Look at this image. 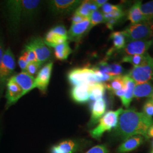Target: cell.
I'll return each instance as SVG.
<instances>
[{
	"instance_id": "cell-16",
	"label": "cell",
	"mask_w": 153,
	"mask_h": 153,
	"mask_svg": "<svg viewBox=\"0 0 153 153\" xmlns=\"http://www.w3.org/2000/svg\"><path fill=\"white\" fill-rule=\"evenodd\" d=\"M90 86L87 83L74 86L71 93L72 99L80 104L88 102L90 100Z\"/></svg>"
},
{
	"instance_id": "cell-28",
	"label": "cell",
	"mask_w": 153,
	"mask_h": 153,
	"mask_svg": "<svg viewBox=\"0 0 153 153\" xmlns=\"http://www.w3.org/2000/svg\"><path fill=\"white\" fill-rule=\"evenodd\" d=\"M141 10L147 22L153 19V1H150L141 5Z\"/></svg>"
},
{
	"instance_id": "cell-26",
	"label": "cell",
	"mask_w": 153,
	"mask_h": 153,
	"mask_svg": "<svg viewBox=\"0 0 153 153\" xmlns=\"http://www.w3.org/2000/svg\"><path fill=\"white\" fill-rule=\"evenodd\" d=\"M149 55L146 53L143 55H126L123 57L122 62L129 63L133 67H136L143 64L147 60Z\"/></svg>"
},
{
	"instance_id": "cell-48",
	"label": "cell",
	"mask_w": 153,
	"mask_h": 153,
	"mask_svg": "<svg viewBox=\"0 0 153 153\" xmlns=\"http://www.w3.org/2000/svg\"><path fill=\"white\" fill-rule=\"evenodd\" d=\"M150 22H151V23H152L153 25V19L152 20V21H150Z\"/></svg>"
},
{
	"instance_id": "cell-37",
	"label": "cell",
	"mask_w": 153,
	"mask_h": 153,
	"mask_svg": "<svg viewBox=\"0 0 153 153\" xmlns=\"http://www.w3.org/2000/svg\"><path fill=\"white\" fill-rule=\"evenodd\" d=\"M86 153H108V150L105 145H97L94 146Z\"/></svg>"
},
{
	"instance_id": "cell-45",
	"label": "cell",
	"mask_w": 153,
	"mask_h": 153,
	"mask_svg": "<svg viewBox=\"0 0 153 153\" xmlns=\"http://www.w3.org/2000/svg\"><path fill=\"white\" fill-rule=\"evenodd\" d=\"M149 99H150V100H153V91H152V94H151V95L150 96V97L149 98Z\"/></svg>"
},
{
	"instance_id": "cell-47",
	"label": "cell",
	"mask_w": 153,
	"mask_h": 153,
	"mask_svg": "<svg viewBox=\"0 0 153 153\" xmlns=\"http://www.w3.org/2000/svg\"><path fill=\"white\" fill-rule=\"evenodd\" d=\"M1 126H0V137H1Z\"/></svg>"
},
{
	"instance_id": "cell-49",
	"label": "cell",
	"mask_w": 153,
	"mask_h": 153,
	"mask_svg": "<svg viewBox=\"0 0 153 153\" xmlns=\"http://www.w3.org/2000/svg\"><path fill=\"white\" fill-rule=\"evenodd\" d=\"M153 153V151H152V153Z\"/></svg>"
},
{
	"instance_id": "cell-20",
	"label": "cell",
	"mask_w": 153,
	"mask_h": 153,
	"mask_svg": "<svg viewBox=\"0 0 153 153\" xmlns=\"http://www.w3.org/2000/svg\"><path fill=\"white\" fill-rule=\"evenodd\" d=\"M142 1H137L129 9L127 18L131 24H136L142 22H147L141 10Z\"/></svg>"
},
{
	"instance_id": "cell-17",
	"label": "cell",
	"mask_w": 153,
	"mask_h": 153,
	"mask_svg": "<svg viewBox=\"0 0 153 153\" xmlns=\"http://www.w3.org/2000/svg\"><path fill=\"white\" fill-rule=\"evenodd\" d=\"M106 108L107 103L104 99H99L93 103L91 107V117L89 125L94 126L99 123L105 114Z\"/></svg>"
},
{
	"instance_id": "cell-22",
	"label": "cell",
	"mask_w": 153,
	"mask_h": 153,
	"mask_svg": "<svg viewBox=\"0 0 153 153\" xmlns=\"http://www.w3.org/2000/svg\"><path fill=\"white\" fill-rule=\"evenodd\" d=\"M153 85L151 82L136 84L133 91V98H149L153 91Z\"/></svg>"
},
{
	"instance_id": "cell-11",
	"label": "cell",
	"mask_w": 153,
	"mask_h": 153,
	"mask_svg": "<svg viewBox=\"0 0 153 153\" xmlns=\"http://www.w3.org/2000/svg\"><path fill=\"white\" fill-rule=\"evenodd\" d=\"M53 65V62H49L39 71L35 79L33 88H38L42 93L46 91L49 85Z\"/></svg>"
},
{
	"instance_id": "cell-19",
	"label": "cell",
	"mask_w": 153,
	"mask_h": 153,
	"mask_svg": "<svg viewBox=\"0 0 153 153\" xmlns=\"http://www.w3.org/2000/svg\"><path fill=\"white\" fill-rule=\"evenodd\" d=\"M124 78L125 81L126 91L124 96L121 98V100L123 105L128 108L133 99L134 88L136 84L131 77L128 76V74L124 76Z\"/></svg>"
},
{
	"instance_id": "cell-12",
	"label": "cell",
	"mask_w": 153,
	"mask_h": 153,
	"mask_svg": "<svg viewBox=\"0 0 153 153\" xmlns=\"http://www.w3.org/2000/svg\"><path fill=\"white\" fill-rule=\"evenodd\" d=\"M91 29L89 19L79 23L73 24L68 31V39L71 42L78 43Z\"/></svg>"
},
{
	"instance_id": "cell-42",
	"label": "cell",
	"mask_w": 153,
	"mask_h": 153,
	"mask_svg": "<svg viewBox=\"0 0 153 153\" xmlns=\"http://www.w3.org/2000/svg\"><path fill=\"white\" fill-rule=\"evenodd\" d=\"M125 91H126V88H123L118 90L112 92V93H114L115 95H116L117 97H119L121 99L124 96V95L125 94Z\"/></svg>"
},
{
	"instance_id": "cell-33",
	"label": "cell",
	"mask_w": 153,
	"mask_h": 153,
	"mask_svg": "<svg viewBox=\"0 0 153 153\" xmlns=\"http://www.w3.org/2000/svg\"><path fill=\"white\" fill-rule=\"evenodd\" d=\"M103 15H104L105 22H106L107 21L110 20V19H112L120 20L121 19L125 16V13L121 9L120 10L114 11L111 13L107 14H103Z\"/></svg>"
},
{
	"instance_id": "cell-35",
	"label": "cell",
	"mask_w": 153,
	"mask_h": 153,
	"mask_svg": "<svg viewBox=\"0 0 153 153\" xmlns=\"http://www.w3.org/2000/svg\"><path fill=\"white\" fill-rule=\"evenodd\" d=\"M143 113L149 117L153 116V101L149 99L143 107Z\"/></svg>"
},
{
	"instance_id": "cell-41",
	"label": "cell",
	"mask_w": 153,
	"mask_h": 153,
	"mask_svg": "<svg viewBox=\"0 0 153 153\" xmlns=\"http://www.w3.org/2000/svg\"><path fill=\"white\" fill-rule=\"evenodd\" d=\"M5 49H4V44L2 42V40L0 39V65L1 64V62L2 60L3 56L5 52Z\"/></svg>"
},
{
	"instance_id": "cell-43",
	"label": "cell",
	"mask_w": 153,
	"mask_h": 153,
	"mask_svg": "<svg viewBox=\"0 0 153 153\" xmlns=\"http://www.w3.org/2000/svg\"><path fill=\"white\" fill-rule=\"evenodd\" d=\"M108 1L107 0H95L94 2L95 4L98 6V7H102V6L104 5L105 3H107Z\"/></svg>"
},
{
	"instance_id": "cell-25",
	"label": "cell",
	"mask_w": 153,
	"mask_h": 153,
	"mask_svg": "<svg viewBox=\"0 0 153 153\" xmlns=\"http://www.w3.org/2000/svg\"><path fill=\"white\" fill-rule=\"evenodd\" d=\"M105 86L104 83L98 82L90 86V99L96 101L103 98Z\"/></svg>"
},
{
	"instance_id": "cell-7",
	"label": "cell",
	"mask_w": 153,
	"mask_h": 153,
	"mask_svg": "<svg viewBox=\"0 0 153 153\" xmlns=\"http://www.w3.org/2000/svg\"><path fill=\"white\" fill-rule=\"evenodd\" d=\"M128 76L136 84L143 83L153 80V58L149 55L146 61L141 65L133 67Z\"/></svg>"
},
{
	"instance_id": "cell-8",
	"label": "cell",
	"mask_w": 153,
	"mask_h": 153,
	"mask_svg": "<svg viewBox=\"0 0 153 153\" xmlns=\"http://www.w3.org/2000/svg\"><path fill=\"white\" fill-rule=\"evenodd\" d=\"M32 49L36 56L37 60L43 65L53 57L52 51L44 42L43 39L38 36L31 39L25 45Z\"/></svg>"
},
{
	"instance_id": "cell-27",
	"label": "cell",
	"mask_w": 153,
	"mask_h": 153,
	"mask_svg": "<svg viewBox=\"0 0 153 153\" xmlns=\"http://www.w3.org/2000/svg\"><path fill=\"white\" fill-rule=\"evenodd\" d=\"M105 88L111 92H114L122 88H125V81L124 76H115L109 82L104 83Z\"/></svg>"
},
{
	"instance_id": "cell-4",
	"label": "cell",
	"mask_w": 153,
	"mask_h": 153,
	"mask_svg": "<svg viewBox=\"0 0 153 153\" xmlns=\"http://www.w3.org/2000/svg\"><path fill=\"white\" fill-rule=\"evenodd\" d=\"M126 42L133 40H146L152 37L153 25L150 22L131 24L123 31Z\"/></svg>"
},
{
	"instance_id": "cell-5",
	"label": "cell",
	"mask_w": 153,
	"mask_h": 153,
	"mask_svg": "<svg viewBox=\"0 0 153 153\" xmlns=\"http://www.w3.org/2000/svg\"><path fill=\"white\" fill-rule=\"evenodd\" d=\"M67 77L69 82L73 86L83 83L91 86L98 83L93 68L88 67L75 68L69 71Z\"/></svg>"
},
{
	"instance_id": "cell-15",
	"label": "cell",
	"mask_w": 153,
	"mask_h": 153,
	"mask_svg": "<svg viewBox=\"0 0 153 153\" xmlns=\"http://www.w3.org/2000/svg\"><path fill=\"white\" fill-rule=\"evenodd\" d=\"M11 78L21 88L24 95L33 89L35 78L27 72L22 71L16 75L13 76Z\"/></svg>"
},
{
	"instance_id": "cell-18",
	"label": "cell",
	"mask_w": 153,
	"mask_h": 153,
	"mask_svg": "<svg viewBox=\"0 0 153 153\" xmlns=\"http://www.w3.org/2000/svg\"><path fill=\"white\" fill-rule=\"evenodd\" d=\"M144 137L141 136H135L128 138L123 142L117 149L118 153H126L134 150L142 145Z\"/></svg>"
},
{
	"instance_id": "cell-9",
	"label": "cell",
	"mask_w": 153,
	"mask_h": 153,
	"mask_svg": "<svg viewBox=\"0 0 153 153\" xmlns=\"http://www.w3.org/2000/svg\"><path fill=\"white\" fill-rule=\"evenodd\" d=\"M78 0H53L49 1V9L56 15H67L72 11H76L81 4Z\"/></svg>"
},
{
	"instance_id": "cell-46",
	"label": "cell",
	"mask_w": 153,
	"mask_h": 153,
	"mask_svg": "<svg viewBox=\"0 0 153 153\" xmlns=\"http://www.w3.org/2000/svg\"><path fill=\"white\" fill-rule=\"evenodd\" d=\"M152 39H151V40H152V46H153V36H152Z\"/></svg>"
},
{
	"instance_id": "cell-2",
	"label": "cell",
	"mask_w": 153,
	"mask_h": 153,
	"mask_svg": "<svg viewBox=\"0 0 153 153\" xmlns=\"http://www.w3.org/2000/svg\"><path fill=\"white\" fill-rule=\"evenodd\" d=\"M43 1L38 0H10L6 7L11 27L16 28L21 23L31 21L36 16Z\"/></svg>"
},
{
	"instance_id": "cell-40",
	"label": "cell",
	"mask_w": 153,
	"mask_h": 153,
	"mask_svg": "<svg viewBox=\"0 0 153 153\" xmlns=\"http://www.w3.org/2000/svg\"><path fill=\"white\" fill-rule=\"evenodd\" d=\"M120 20L118 19H110L107 21L105 22L106 23V26L109 30H112L114 29V28L115 26L118 23V22H119Z\"/></svg>"
},
{
	"instance_id": "cell-31",
	"label": "cell",
	"mask_w": 153,
	"mask_h": 153,
	"mask_svg": "<svg viewBox=\"0 0 153 153\" xmlns=\"http://www.w3.org/2000/svg\"><path fill=\"white\" fill-rule=\"evenodd\" d=\"M109 75L111 76H120L125 71L124 68L119 63L109 64Z\"/></svg>"
},
{
	"instance_id": "cell-6",
	"label": "cell",
	"mask_w": 153,
	"mask_h": 153,
	"mask_svg": "<svg viewBox=\"0 0 153 153\" xmlns=\"http://www.w3.org/2000/svg\"><path fill=\"white\" fill-rule=\"evenodd\" d=\"M16 68V60L10 48L6 49L0 65V93L2 92L5 84L13 76Z\"/></svg>"
},
{
	"instance_id": "cell-36",
	"label": "cell",
	"mask_w": 153,
	"mask_h": 153,
	"mask_svg": "<svg viewBox=\"0 0 153 153\" xmlns=\"http://www.w3.org/2000/svg\"><path fill=\"white\" fill-rule=\"evenodd\" d=\"M22 52H23L27 58V61L28 64L31 62L33 61H36L37 60V58H36V56L35 55V52L33 51V50L30 48H29L28 47H25V48L23 50Z\"/></svg>"
},
{
	"instance_id": "cell-10",
	"label": "cell",
	"mask_w": 153,
	"mask_h": 153,
	"mask_svg": "<svg viewBox=\"0 0 153 153\" xmlns=\"http://www.w3.org/2000/svg\"><path fill=\"white\" fill-rule=\"evenodd\" d=\"M68 40V31L62 25H57L49 30L44 39L45 43L51 48L63 43Z\"/></svg>"
},
{
	"instance_id": "cell-44",
	"label": "cell",
	"mask_w": 153,
	"mask_h": 153,
	"mask_svg": "<svg viewBox=\"0 0 153 153\" xmlns=\"http://www.w3.org/2000/svg\"><path fill=\"white\" fill-rule=\"evenodd\" d=\"M148 136L149 138L150 137H153V126H150V128L149 129L148 131Z\"/></svg>"
},
{
	"instance_id": "cell-38",
	"label": "cell",
	"mask_w": 153,
	"mask_h": 153,
	"mask_svg": "<svg viewBox=\"0 0 153 153\" xmlns=\"http://www.w3.org/2000/svg\"><path fill=\"white\" fill-rule=\"evenodd\" d=\"M18 62V65L19 66V68L22 69V71H25L28 62L27 61L26 56L23 52H22V55L20 56Z\"/></svg>"
},
{
	"instance_id": "cell-23",
	"label": "cell",
	"mask_w": 153,
	"mask_h": 153,
	"mask_svg": "<svg viewBox=\"0 0 153 153\" xmlns=\"http://www.w3.org/2000/svg\"><path fill=\"white\" fill-rule=\"evenodd\" d=\"M109 39L112 40L114 46L108 51V55H111L114 51L123 49L126 44V39L123 31H115L111 33Z\"/></svg>"
},
{
	"instance_id": "cell-13",
	"label": "cell",
	"mask_w": 153,
	"mask_h": 153,
	"mask_svg": "<svg viewBox=\"0 0 153 153\" xmlns=\"http://www.w3.org/2000/svg\"><path fill=\"white\" fill-rule=\"evenodd\" d=\"M152 40H133L128 42L123 48L126 55H143L152 46Z\"/></svg>"
},
{
	"instance_id": "cell-39",
	"label": "cell",
	"mask_w": 153,
	"mask_h": 153,
	"mask_svg": "<svg viewBox=\"0 0 153 153\" xmlns=\"http://www.w3.org/2000/svg\"><path fill=\"white\" fill-rule=\"evenodd\" d=\"M88 19L89 18H87L86 17L82 16L78 14H76V13H74L73 16L71 18V22H72V25L73 24H76V23H79L81 22H83Z\"/></svg>"
},
{
	"instance_id": "cell-34",
	"label": "cell",
	"mask_w": 153,
	"mask_h": 153,
	"mask_svg": "<svg viewBox=\"0 0 153 153\" xmlns=\"http://www.w3.org/2000/svg\"><path fill=\"white\" fill-rule=\"evenodd\" d=\"M121 9L122 7L121 6L115 5L107 2L102 6V12L103 14H107Z\"/></svg>"
},
{
	"instance_id": "cell-30",
	"label": "cell",
	"mask_w": 153,
	"mask_h": 153,
	"mask_svg": "<svg viewBox=\"0 0 153 153\" xmlns=\"http://www.w3.org/2000/svg\"><path fill=\"white\" fill-rule=\"evenodd\" d=\"M89 19L90 21V25L91 28L99 24L105 22L103 14L102 11L99 10H96L92 12L90 16Z\"/></svg>"
},
{
	"instance_id": "cell-32",
	"label": "cell",
	"mask_w": 153,
	"mask_h": 153,
	"mask_svg": "<svg viewBox=\"0 0 153 153\" xmlns=\"http://www.w3.org/2000/svg\"><path fill=\"white\" fill-rule=\"evenodd\" d=\"M42 64L39 62L38 61H33L28 63L25 70L26 72H27L30 75L33 76H35L38 71L39 69L41 67Z\"/></svg>"
},
{
	"instance_id": "cell-1",
	"label": "cell",
	"mask_w": 153,
	"mask_h": 153,
	"mask_svg": "<svg viewBox=\"0 0 153 153\" xmlns=\"http://www.w3.org/2000/svg\"><path fill=\"white\" fill-rule=\"evenodd\" d=\"M152 126L153 118L134 108H128L121 114L114 131L115 135L123 141L135 136H141L148 140V130Z\"/></svg>"
},
{
	"instance_id": "cell-24",
	"label": "cell",
	"mask_w": 153,
	"mask_h": 153,
	"mask_svg": "<svg viewBox=\"0 0 153 153\" xmlns=\"http://www.w3.org/2000/svg\"><path fill=\"white\" fill-rule=\"evenodd\" d=\"M54 48V55L55 57L60 61L65 60L68 59L72 52L68 41L57 44L53 47Z\"/></svg>"
},
{
	"instance_id": "cell-3",
	"label": "cell",
	"mask_w": 153,
	"mask_h": 153,
	"mask_svg": "<svg viewBox=\"0 0 153 153\" xmlns=\"http://www.w3.org/2000/svg\"><path fill=\"white\" fill-rule=\"evenodd\" d=\"M124 109L122 108L116 111L106 112L99 121L98 126L90 131V136L93 138L99 140L105 131H111L117 126L119 118Z\"/></svg>"
},
{
	"instance_id": "cell-29",
	"label": "cell",
	"mask_w": 153,
	"mask_h": 153,
	"mask_svg": "<svg viewBox=\"0 0 153 153\" xmlns=\"http://www.w3.org/2000/svg\"><path fill=\"white\" fill-rule=\"evenodd\" d=\"M90 1H83L81 4L76 8L75 13L82 16L89 18L91 14L90 7Z\"/></svg>"
},
{
	"instance_id": "cell-21",
	"label": "cell",
	"mask_w": 153,
	"mask_h": 153,
	"mask_svg": "<svg viewBox=\"0 0 153 153\" xmlns=\"http://www.w3.org/2000/svg\"><path fill=\"white\" fill-rule=\"evenodd\" d=\"M77 149L78 145L76 141L68 140L52 146L51 153H74Z\"/></svg>"
},
{
	"instance_id": "cell-14",
	"label": "cell",
	"mask_w": 153,
	"mask_h": 153,
	"mask_svg": "<svg viewBox=\"0 0 153 153\" xmlns=\"http://www.w3.org/2000/svg\"><path fill=\"white\" fill-rule=\"evenodd\" d=\"M24 95L21 88L10 78L6 83V107L15 104Z\"/></svg>"
},
{
	"instance_id": "cell-50",
	"label": "cell",
	"mask_w": 153,
	"mask_h": 153,
	"mask_svg": "<svg viewBox=\"0 0 153 153\" xmlns=\"http://www.w3.org/2000/svg\"></svg>"
}]
</instances>
